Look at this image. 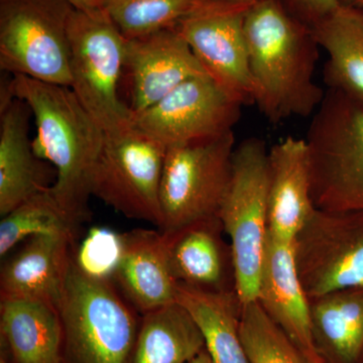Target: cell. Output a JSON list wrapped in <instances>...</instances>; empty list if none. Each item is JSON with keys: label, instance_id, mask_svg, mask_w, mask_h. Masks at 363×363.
I'll return each mask as SVG.
<instances>
[{"label": "cell", "instance_id": "1", "mask_svg": "<svg viewBox=\"0 0 363 363\" xmlns=\"http://www.w3.org/2000/svg\"><path fill=\"white\" fill-rule=\"evenodd\" d=\"M255 104L271 123L314 116L325 97L315 83L319 48L311 26L285 0H260L245 18Z\"/></svg>", "mask_w": 363, "mask_h": 363}, {"label": "cell", "instance_id": "2", "mask_svg": "<svg viewBox=\"0 0 363 363\" xmlns=\"http://www.w3.org/2000/svg\"><path fill=\"white\" fill-rule=\"evenodd\" d=\"M7 84L11 95L26 102L35 117V154L56 169V181L50 192L80 226L89 218L91 174L104 145V131L70 87L23 75H13Z\"/></svg>", "mask_w": 363, "mask_h": 363}, {"label": "cell", "instance_id": "3", "mask_svg": "<svg viewBox=\"0 0 363 363\" xmlns=\"http://www.w3.org/2000/svg\"><path fill=\"white\" fill-rule=\"evenodd\" d=\"M306 143L315 208L363 212V107L328 89Z\"/></svg>", "mask_w": 363, "mask_h": 363}, {"label": "cell", "instance_id": "4", "mask_svg": "<svg viewBox=\"0 0 363 363\" xmlns=\"http://www.w3.org/2000/svg\"><path fill=\"white\" fill-rule=\"evenodd\" d=\"M57 309L72 362H128L138 332L135 309L111 279L86 274L73 257Z\"/></svg>", "mask_w": 363, "mask_h": 363}, {"label": "cell", "instance_id": "5", "mask_svg": "<svg viewBox=\"0 0 363 363\" xmlns=\"http://www.w3.org/2000/svg\"><path fill=\"white\" fill-rule=\"evenodd\" d=\"M269 150L257 138L235 147L233 174L219 218L233 248L241 304L257 301L269 238Z\"/></svg>", "mask_w": 363, "mask_h": 363}, {"label": "cell", "instance_id": "6", "mask_svg": "<svg viewBox=\"0 0 363 363\" xmlns=\"http://www.w3.org/2000/svg\"><path fill=\"white\" fill-rule=\"evenodd\" d=\"M71 90L104 133L123 130L133 114L118 95L126 40L104 9H75L69 23Z\"/></svg>", "mask_w": 363, "mask_h": 363}, {"label": "cell", "instance_id": "7", "mask_svg": "<svg viewBox=\"0 0 363 363\" xmlns=\"http://www.w3.org/2000/svg\"><path fill=\"white\" fill-rule=\"evenodd\" d=\"M67 0H0V68L42 82L71 85Z\"/></svg>", "mask_w": 363, "mask_h": 363}, {"label": "cell", "instance_id": "8", "mask_svg": "<svg viewBox=\"0 0 363 363\" xmlns=\"http://www.w3.org/2000/svg\"><path fill=\"white\" fill-rule=\"evenodd\" d=\"M235 147L233 130L167 147L160 188L161 233L219 216L230 183Z\"/></svg>", "mask_w": 363, "mask_h": 363}, {"label": "cell", "instance_id": "9", "mask_svg": "<svg viewBox=\"0 0 363 363\" xmlns=\"http://www.w3.org/2000/svg\"><path fill=\"white\" fill-rule=\"evenodd\" d=\"M167 147L135 124L105 133L91 174V195L128 217L161 226L160 188Z\"/></svg>", "mask_w": 363, "mask_h": 363}, {"label": "cell", "instance_id": "10", "mask_svg": "<svg viewBox=\"0 0 363 363\" xmlns=\"http://www.w3.org/2000/svg\"><path fill=\"white\" fill-rule=\"evenodd\" d=\"M301 285L309 298L363 289V212L315 209L292 242Z\"/></svg>", "mask_w": 363, "mask_h": 363}, {"label": "cell", "instance_id": "11", "mask_svg": "<svg viewBox=\"0 0 363 363\" xmlns=\"http://www.w3.org/2000/svg\"><path fill=\"white\" fill-rule=\"evenodd\" d=\"M243 105L208 74L179 85L133 124L164 147L210 140L233 131Z\"/></svg>", "mask_w": 363, "mask_h": 363}, {"label": "cell", "instance_id": "12", "mask_svg": "<svg viewBox=\"0 0 363 363\" xmlns=\"http://www.w3.org/2000/svg\"><path fill=\"white\" fill-rule=\"evenodd\" d=\"M250 6L209 0L176 26L208 75L242 105L255 104L245 33Z\"/></svg>", "mask_w": 363, "mask_h": 363}, {"label": "cell", "instance_id": "13", "mask_svg": "<svg viewBox=\"0 0 363 363\" xmlns=\"http://www.w3.org/2000/svg\"><path fill=\"white\" fill-rule=\"evenodd\" d=\"M124 69L130 79L128 106L133 116L188 79L208 74L176 28L126 40Z\"/></svg>", "mask_w": 363, "mask_h": 363}, {"label": "cell", "instance_id": "14", "mask_svg": "<svg viewBox=\"0 0 363 363\" xmlns=\"http://www.w3.org/2000/svg\"><path fill=\"white\" fill-rule=\"evenodd\" d=\"M224 233L219 216L162 233L178 284L209 292L235 291L233 248Z\"/></svg>", "mask_w": 363, "mask_h": 363}, {"label": "cell", "instance_id": "15", "mask_svg": "<svg viewBox=\"0 0 363 363\" xmlns=\"http://www.w3.org/2000/svg\"><path fill=\"white\" fill-rule=\"evenodd\" d=\"M257 301L309 363H325L313 338L310 300L296 271L292 243L267 238Z\"/></svg>", "mask_w": 363, "mask_h": 363}, {"label": "cell", "instance_id": "16", "mask_svg": "<svg viewBox=\"0 0 363 363\" xmlns=\"http://www.w3.org/2000/svg\"><path fill=\"white\" fill-rule=\"evenodd\" d=\"M315 209L307 143L288 136L269 150V235L292 243Z\"/></svg>", "mask_w": 363, "mask_h": 363}, {"label": "cell", "instance_id": "17", "mask_svg": "<svg viewBox=\"0 0 363 363\" xmlns=\"http://www.w3.org/2000/svg\"><path fill=\"white\" fill-rule=\"evenodd\" d=\"M121 253L112 279L135 310L145 313L176 302L178 281L161 231L135 229L121 234Z\"/></svg>", "mask_w": 363, "mask_h": 363}, {"label": "cell", "instance_id": "18", "mask_svg": "<svg viewBox=\"0 0 363 363\" xmlns=\"http://www.w3.org/2000/svg\"><path fill=\"white\" fill-rule=\"evenodd\" d=\"M74 241L59 234L28 238L21 250L1 267V300L30 298L57 307L75 252Z\"/></svg>", "mask_w": 363, "mask_h": 363}, {"label": "cell", "instance_id": "19", "mask_svg": "<svg viewBox=\"0 0 363 363\" xmlns=\"http://www.w3.org/2000/svg\"><path fill=\"white\" fill-rule=\"evenodd\" d=\"M0 215L39 194L48 185L45 167L28 138L30 109L16 97L0 100Z\"/></svg>", "mask_w": 363, "mask_h": 363}, {"label": "cell", "instance_id": "20", "mask_svg": "<svg viewBox=\"0 0 363 363\" xmlns=\"http://www.w3.org/2000/svg\"><path fill=\"white\" fill-rule=\"evenodd\" d=\"M0 330L14 363H62L63 325L51 303L4 298Z\"/></svg>", "mask_w": 363, "mask_h": 363}, {"label": "cell", "instance_id": "21", "mask_svg": "<svg viewBox=\"0 0 363 363\" xmlns=\"http://www.w3.org/2000/svg\"><path fill=\"white\" fill-rule=\"evenodd\" d=\"M313 32L328 56L324 68L328 89L363 107V9L342 4Z\"/></svg>", "mask_w": 363, "mask_h": 363}, {"label": "cell", "instance_id": "22", "mask_svg": "<svg viewBox=\"0 0 363 363\" xmlns=\"http://www.w3.org/2000/svg\"><path fill=\"white\" fill-rule=\"evenodd\" d=\"M313 338L325 363L363 359V289L309 298Z\"/></svg>", "mask_w": 363, "mask_h": 363}, {"label": "cell", "instance_id": "23", "mask_svg": "<svg viewBox=\"0 0 363 363\" xmlns=\"http://www.w3.org/2000/svg\"><path fill=\"white\" fill-rule=\"evenodd\" d=\"M143 315L130 363H188L206 348L194 318L177 301Z\"/></svg>", "mask_w": 363, "mask_h": 363}, {"label": "cell", "instance_id": "24", "mask_svg": "<svg viewBox=\"0 0 363 363\" xmlns=\"http://www.w3.org/2000/svg\"><path fill=\"white\" fill-rule=\"evenodd\" d=\"M177 302L194 318L213 363H248L241 342V304L236 291L209 292L180 285Z\"/></svg>", "mask_w": 363, "mask_h": 363}, {"label": "cell", "instance_id": "25", "mask_svg": "<svg viewBox=\"0 0 363 363\" xmlns=\"http://www.w3.org/2000/svg\"><path fill=\"white\" fill-rule=\"evenodd\" d=\"M209 0H101L104 9L126 40L176 28Z\"/></svg>", "mask_w": 363, "mask_h": 363}, {"label": "cell", "instance_id": "26", "mask_svg": "<svg viewBox=\"0 0 363 363\" xmlns=\"http://www.w3.org/2000/svg\"><path fill=\"white\" fill-rule=\"evenodd\" d=\"M78 228L59 206L49 187L2 216L0 255L6 257L21 241L42 234H59L75 240Z\"/></svg>", "mask_w": 363, "mask_h": 363}, {"label": "cell", "instance_id": "27", "mask_svg": "<svg viewBox=\"0 0 363 363\" xmlns=\"http://www.w3.org/2000/svg\"><path fill=\"white\" fill-rule=\"evenodd\" d=\"M240 334L248 363H309L257 300L241 307Z\"/></svg>", "mask_w": 363, "mask_h": 363}, {"label": "cell", "instance_id": "28", "mask_svg": "<svg viewBox=\"0 0 363 363\" xmlns=\"http://www.w3.org/2000/svg\"><path fill=\"white\" fill-rule=\"evenodd\" d=\"M121 235L106 229H92L74 259L92 277L111 279L121 253Z\"/></svg>", "mask_w": 363, "mask_h": 363}, {"label": "cell", "instance_id": "29", "mask_svg": "<svg viewBox=\"0 0 363 363\" xmlns=\"http://www.w3.org/2000/svg\"><path fill=\"white\" fill-rule=\"evenodd\" d=\"M285 2L295 16L312 28L342 6L340 0H285Z\"/></svg>", "mask_w": 363, "mask_h": 363}, {"label": "cell", "instance_id": "30", "mask_svg": "<svg viewBox=\"0 0 363 363\" xmlns=\"http://www.w3.org/2000/svg\"><path fill=\"white\" fill-rule=\"evenodd\" d=\"M74 9L82 11H92L101 9V0H67Z\"/></svg>", "mask_w": 363, "mask_h": 363}, {"label": "cell", "instance_id": "31", "mask_svg": "<svg viewBox=\"0 0 363 363\" xmlns=\"http://www.w3.org/2000/svg\"><path fill=\"white\" fill-rule=\"evenodd\" d=\"M188 363H213V362H212L211 357L208 354L206 348H205L197 357L193 358V359L190 360Z\"/></svg>", "mask_w": 363, "mask_h": 363}, {"label": "cell", "instance_id": "32", "mask_svg": "<svg viewBox=\"0 0 363 363\" xmlns=\"http://www.w3.org/2000/svg\"><path fill=\"white\" fill-rule=\"evenodd\" d=\"M215 1L226 2V4H253L259 2L260 0H215Z\"/></svg>", "mask_w": 363, "mask_h": 363}, {"label": "cell", "instance_id": "33", "mask_svg": "<svg viewBox=\"0 0 363 363\" xmlns=\"http://www.w3.org/2000/svg\"><path fill=\"white\" fill-rule=\"evenodd\" d=\"M340 1L343 6H352V4H354L355 0H340Z\"/></svg>", "mask_w": 363, "mask_h": 363}, {"label": "cell", "instance_id": "34", "mask_svg": "<svg viewBox=\"0 0 363 363\" xmlns=\"http://www.w3.org/2000/svg\"><path fill=\"white\" fill-rule=\"evenodd\" d=\"M352 6H358L363 9V0H355V2Z\"/></svg>", "mask_w": 363, "mask_h": 363}, {"label": "cell", "instance_id": "35", "mask_svg": "<svg viewBox=\"0 0 363 363\" xmlns=\"http://www.w3.org/2000/svg\"><path fill=\"white\" fill-rule=\"evenodd\" d=\"M0 363H9L6 362V358L4 357V355H2L1 358H0Z\"/></svg>", "mask_w": 363, "mask_h": 363}]
</instances>
